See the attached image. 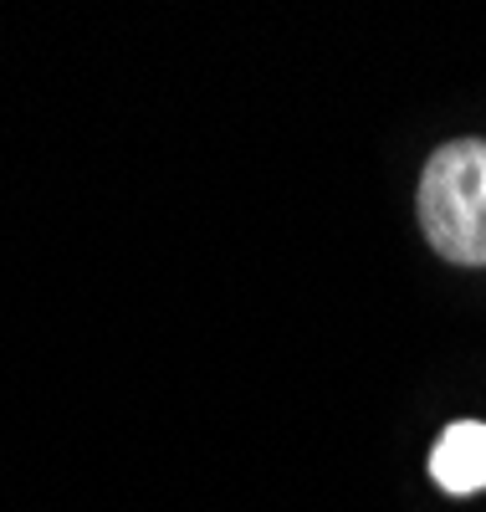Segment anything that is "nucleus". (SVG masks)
<instances>
[{
  "label": "nucleus",
  "mask_w": 486,
  "mask_h": 512,
  "mask_svg": "<svg viewBox=\"0 0 486 512\" xmlns=\"http://www.w3.org/2000/svg\"><path fill=\"white\" fill-rule=\"evenodd\" d=\"M420 231L456 267H486V139L440 144L420 175Z\"/></svg>",
  "instance_id": "1"
},
{
  "label": "nucleus",
  "mask_w": 486,
  "mask_h": 512,
  "mask_svg": "<svg viewBox=\"0 0 486 512\" xmlns=\"http://www.w3.org/2000/svg\"><path fill=\"white\" fill-rule=\"evenodd\" d=\"M430 477L456 497L486 487V425L481 420H456L430 451Z\"/></svg>",
  "instance_id": "2"
}]
</instances>
